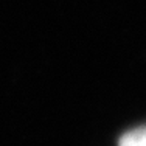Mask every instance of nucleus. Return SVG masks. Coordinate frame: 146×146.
Wrapping results in <instances>:
<instances>
[{"label":"nucleus","instance_id":"1","mask_svg":"<svg viewBox=\"0 0 146 146\" xmlns=\"http://www.w3.org/2000/svg\"><path fill=\"white\" fill-rule=\"evenodd\" d=\"M120 146H146V126L126 132L120 138Z\"/></svg>","mask_w":146,"mask_h":146}]
</instances>
